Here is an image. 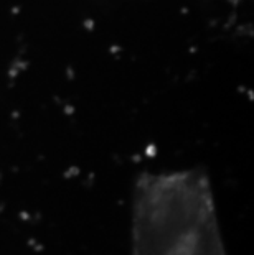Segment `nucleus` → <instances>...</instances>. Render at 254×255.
Segmentation results:
<instances>
[{"label": "nucleus", "mask_w": 254, "mask_h": 255, "mask_svg": "<svg viewBox=\"0 0 254 255\" xmlns=\"http://www.w3.org/2000/svg\"><path fill=\"white\" fill-rule=\"evenodd\" d=\"M132 255H226L200 170L144 173L134 189Z\"/></svg>", "instance_id": "nucleus-1"}]
</instances>
